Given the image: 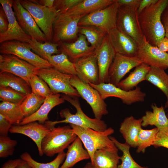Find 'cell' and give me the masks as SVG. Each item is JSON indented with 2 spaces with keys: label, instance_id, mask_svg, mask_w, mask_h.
<instances>
[{
  "label": "cell",
  "instance_id": "6da1fadb",
  "mask_svg": "<svg viewBox=\"0 0 168 168\" xmlns=\"http://www.w3.org/2000/svg\"><path fill=\"white\" fill-rule=\"evenodd\" d=\"M168 4V0H158L138 14V21L144 36L152 45L157 46L165 36L162 22V14Z\"/></svg>",
  "mask_w": 168,
  "mask_h": 168
},
{
  "label": "cell",
  "instance_id": "7a4b0ae2",
  "mask_svg": "<svg viewBox=\"0 0 168 168\" xmlns=\"http://www.w3.org/2000/svg\"><path fill=\"white\" fill-rule=\"evenodd\" d=\"M61 97L75 108L76 112L72 114L68 108L62 109L60 112L59 114L60 117L64 119L56 121L48 120L45 122L47 126L52 128L55 127L56 124L66 123L90 128L99 131H103L107 128V124L104 121L95 118H90L84 113L81 108L78 97H72L64 94Z\"/></svg>",
  "mask_w": 168,
  "mask_h": 168
},
{
  "label": "cell",
  "instance_id": "3957f363",
  "mask_svg": "<svg viewBox=\"0 0 168 168\" xmlns=\"http://www.w3.org/2000/svg\"><path fill=\"white\" fill-rule=\"evenodd\" d=\"M69 125L82 142L89 155L92 163L94 154L96 151L101 149H118L109 137L114 132V129L111 127H109L103 131H99L72 124H70Z\"/></svg>",
  "mask_w": 168,
  "mask_h": 168
},
{
  "label": "cell",
  "instance_id": "277c9868",
  "mask_svg": "<svg viewBox=\"0 0 168 168\" xmlns=\"http://www.w3.org/2000/svg\"><path fill=\"white\" fill-rule=\"evenodd\" d=\"M70 125L54 127L45 136L41 143L44 154L52 157L66 148L77 137Z\"/></svg>",
  "mask_w": 168,
  "mask_h": 168
},
{
  "label": "cell",
  "instance_id": "5b68a950",
  "mask_svg": "<svg viewBox=\"0 0 168 168\" xmlns=\"http://www.w3.org/2000/svg\"><path fill=\"white\" fill-rule=\"evenodd\" d=\"M22 6L32 16L46 36L47 41H52L53 25L58 13L54 7L49 8L31 0H20Z\"/></svg>",
  "mask_w": 168,
  "mask_h": 168
},
{
  "label": "cell",
  "instance_id": "8992f818",
  "mask_svg": "<svg viewBox=\"0 0 168 168\" xmlns=\"http://www.w3.org/2000/svg\"><path fill=\"white\" fill-rule=\"evenodd\" d=\"M138 9L127 6H120L117 14L116 26L132 38L138 46L142 43L144 36L139 23Z\"/></svg>",
  "mask_w": 168,
  "mask_h": 168
},
{
  "label": "cell",
  "instance_id": "52a82bcc",
  "mask_svg": "<svg viewBox=\"0 0 168 168\" xmlns=\"http://www.w3.org/2000/svg\"><path fill=\"white\" fill-rule=\"evenodd\" d=\"M36 74L46 83L52 93H62L72 97L80 96L71 84L72 75L63 73L52 67L38 68Z\"/></svg>",
  "mask_w": 168,
  "mask_h": 168
},
{
  "label": "cell",
  "instance_id": "ba28073f",
  "mask_svg": "<svg viewBox=\"0 0 168 168\" xmlns=\"http://www.w3.org/2000/svg\"><path fill=\"white\" fill-rule=\"evenodd\" d=\"M83 16L59 12L53 25L52 42H67L76 38L78 32V24Z\"/></svg>",
  "mask_w": 168,
  "mask_h": 168
},
{
  "label": "cell",
  "instance_id": "9c48e42d",
  "mask_svg": "<svg viewBox=\"0 0 168 168\" xmlns=\"http://www.w3.org/2000/svg\"><path fill=\"white\" fill-rule=\"evenodd\" d=\"M30 44L18 40L5 41L0 43L1 54L15 55L38 68L52 67L49 62L32 51Z\"/></svg>",
  "mask_w": 168,
  "mask_h": 168
},
{
  "label": "cell",
  "instance_id": "30bf717a",
  "mask_svg": "<svg viewBox=\"0 0 168 168\" xmlns=\"http://www.w3.org/2000/svg\"><path fill=\"white\" fill-rule=\"evenodd\" d=\"M70 82L80 96L90 106L95 118L101 119L108 114L107 105L97 90L82 82L76 75L72 76Z\"/></svg>",
  "mask_w": 168,
  "mask_h": 168
},
{
  "label": "cell",
  "instance_id": "8fae6325",
  "mask_svg": "<svg viewBox=\"0 0 168 168\" xmlns=\"http://www.w3.org/2000/svg\"><path fill=\"white\" fill-rule=\"evenodd\" d=\"M119 7L116 0H114V3L108 7L82 17L79 22L78 26H95L107 34L117 27V16Z\"/></svg>",
  "mask_w": 168,
  "mask_h": 168
},
{
  "label": "cell",
  "instance_id": "7c38bea8",
  "mask_svg": "<svg viewBox=\"0 0 168 168\" xmlns=\"http://www.w3.org/2000/svg\"><path fill=\"white\" fill-rule=\"evenodd\" d=\"M89 84L98 91L104 100L109 97H117L123 103L128 105L144 101L146 95L138 86L132 90L126 91L109 83Z\"/></svg>",
  "mask_w": 168,
  "mask_h": 168
},
{
  "label": "cell",
  "instance_id": "4fadbf2b",
  "mask_svg": "<svg viewBox=\"0 0 168 168\" xmlns=\"http://www.w3.org/2000/svg\"><path fill=\"white\" fill-rule=\"evenodd\" d=\"M38 69L15 55L0 54V72H7L15 75L25 80L29 84L30 78L36 74Z\"/></svg>",
  "mask_w": 168,
  "mask_h": 168
},
{
  "label": "cell",
  "instance_id": "5bb4252c",
  "mask_svg": "<svg viewBox=\"0 0 168 168\" xmlns=\"http://www.w3.org/2000/svg\"><path fill=\"white\" fill-rule=\"evenodd\" d=\"M13 1L0 0L8 21L7 30L5 33L0 34V43L16 40L29 43L32 38L23 30L17 21L12 8Z\"/></svg>",
  "mask_w": 168,
  "mask_h": 168
},
{
  "label": "cell",
  "instance_id": "9a60e30c",
  "mask_svg": "<svg viewBox=\"0 0 168 168\" xmlns=\"http://www.w3.org/2000/svg\"><path fill=\"white\" fill-rule=\"evenodd\" d=\"M12 7L19 25L32 39L42 43L47 41L44 33L29 12L21 5L20 0H13Z\"/></svg>",
  "mask_w": 168,
  "mask_h": 168
},
{
  "label": "cell",
  "instance_id": "2e32d148",
  "mask_svg": "<svg viewBox=\"0 0 168 168\" xmlns=\"http://www.w3.org/2000/svg\"><path fill=\"white\" fill-rule=\"evenodd\" d=\"M142 63L136 56L129 57L116 54L109 69L108 83L117 86L127 73Z\"/></svg>",
  "mask_w": 168,
  "mask_h": 168
},
{
  "label": "cell",
  "instance_id": "e0dca14e",
  "mask_svg": "<svg viewBox=\"0 0 168 168\" xmlns=\"http://www.w3.org/2000/svg\"><path fill=\"white\" fill-rule=\"evenodd\" d=\"M136 56L150 67L164 70L168 68V53L150 44L145 37L142 43L138 46Z\"/></svg>",
  "mask_w": 168,
  "mask_h": 168
},
{
  "label": "cell",
  "instance_id": "ac0fdd59",
  "mask_svg": "<svg viewBox=\"0 0 168 168\" xmlns=\"http://www.w3.org/2000/svg\"><path fill=\"white\" fill-rule=\"evenodd\" d=\"M99 71V83H108V73L116 53L105 36L100 45L95 49Z\"/></svg>",
  "mask_w": 168,
  "mask_h": 168
},
{
  "label": "cell",
  "instance_id": "d6986e66",
  "mask_svg": "<svg viewBox=\"0 0 168 168\" xmlns=\"http://www.w3.org/2000/svg\"><path fill=\"white\" fill-rule=\"evenodd\" d=\"M76 76L82 82L94 85L99 83V71L94 54L81 58L74 63Z\"/></svg>",
  "mask_w": 168,
  "mask_h": 168
},
{
  "label": "cell",
  "instance_id": "ffe728a7",
  "mask_svg": "<svg viewBox=\"0 0 168 168\" xmlns=\"http://www.w3.org/2000/svg\"><path fill=\"white\" fill-rule=\"evenodd\" d=\"M109 41L116 54L129 56H136L138 45L130 37L117 27L107 34Z\"/></svg>",
  "mask_w": 168,
  "mask_h": 168
},
{
  "label": "cell",
  "instance_id": "44dd1931",
  "mask_svg": "<svg viewBox=\"0 0 168 168\" xmlns=\"http://www.w3.org/2000/svg\"><path fill=\"white\" fill-rule=\"evenodd\" d=\"M51 130L44 124L34 121L23 125H12L9 132L12 133L21 134L29 137L35 143L39 154L40 156H42L44 154L41 148V142L43 138Z\"/></svg>",
  "mask_w": 168,
  "mask_h": 168
},
{
  "label": "cell",
  "instance_id": "7402d4cb",
  "mask_svg": "<svg viewBox=\"0 0 168 168\" xmlns=\"http://www.w3.org/2000/svg\"><path fill=\"white\" fill-rule=\"evenodd\" d=\"M86 37L80 34L77 40L72 43L60 42L58 49L66 55L69 60L74 63L79 59L94 54L95 49L88 45Z\"/></svg>",
  "mask_w": 168,
  "mask_h": 168
},
{
  "label": "cell",
  "instance_id": "603a6c76",
  "mask_svg": "<svg viewBox=\"0 0 168 168\" xmlns=\"http://www.w3.org/2000/svg\"><path fill=\"white\" fill-rule=\"evenodd\" d=\"M65 101L61 97L59 93L51 94L45 98L43 104L35 113L24 118L19 124L23 125L34 121L44 124L46 121L49 120L48 115L51 110L55 106L64 103Z\"/></svg>",
  "mask_w": 168,
  "mask_h": 168
},
{
  "label": "cell",
  "instance_id": "cb8c5ba5",
  "mask_svg": "<svg viewBox=\"0 0 168 168\" xmlns=\"http://www.w3.org/2000/svg\"><path fill=\"white\" fill-rule=\"evenodd\" d=\"M141 119H136L133 116L125 118L119 129L125 140L130 147H137L139 133L142 128Z\"/></svg>",
  "mask_w": 168,
  "mask_h": 168
},
{
  "label": "cell",
  "instance_id": "d4e9b609",
  "mask_svg": "<svg viewBox=\"0 0 168 168\" xmlns=\"http://www.w3.org/2000/svg\"><path fill=\"white\" fill-rule=\"evenodd\" d=\"M82 144L77 137L67 148L65 159L59 168H71L81 161L90 159L87 151L83 148Z\"/></svg>",
  "mask_w": 168,
  "mask_h": 168
},
{
  "label": "cell",
  "instance_id": "484cf974",
  "mask_svg": "<svg viewBox=\"0 0 168 168\" xmlns=\"http://www.w3.org/2000/svg\"><path fill=\"white\" fill-rule=\"evenodd\" d=\"M151 107L152 110L147 111L141 118L142 126H154L158 129L168 126V119L162 105L158 107L155 103L152 104Z\"/></svg>",
  "mask_w": 168,
  "mask_h": 168
},
{
  "label": "cell",
  "instance_id": "4316f807",
  "mask_svg": "<svg viewBox=\"0 0 168 168\" xmlns=\"http://www.w3.org/2000/svg\"><path fill=\"white\" fill-rule=\"evenodd\" d=\"M118 149L96 151L93 156L92 164L96 168H118L120 160Z\"/></svg>",
  "mask_w": 168,
  "mask_h": 168
},
{
  "label": "cell",
  "instance_id": "83f0119b",
  "mask_svg": "<svg viewBox=\"0 0 168 168\" xmlns=\"http://www.w3.org/2000/svg\"><path fill=\"white\" fill-rule=\"evenodd\" d=\"M150 68V66L142 63L135 68L128 77L122 80L117 86L126 91L133 89L139 83L145 80Z\"/></svg>",
  "mask_w": 168,
  "mask_h": 168
},
{
  "label": "cell",
  "instance_id": "f1b7e54d",
  "mask_svg": "<svg viewBox=\"0 0 168 168\" xmlns=\"http://www.w3.org/2000/svg\"><path fill=\"white\" fill-rule=\"evenodd\" d=\"M114 1L82 0L81 2L65 12L70 15H81L84 16L108 7L114 3Z\"/></svg>",
  "mask_w": 168,
  "mask_h": 168
},
{
  "label": "cell",
  "instance_id": "f546056e",
  "mask_svg": "<svg viewBox=\"0 0 168 168\" xmlns=\"http://www.w3.org/2000/svg\"><path fill=\"white\" fill-rule=\"evenodd\" d=\"M145 80L147 81L160 90L166 97L165 108H168V74L165 70L150 67Z\"/></svg>",
  "mask_w": 168,
  "mask_h": 168
},
{
  "label": "cell",
  "instance_id": "4dcf8cb0",
  "mask_svg": "<svg viewBox=\"0 0 168 168\" xmlns=\"http://www.w3.org/2000/svg\"><path fill=\"white\" fill-rule=\"evenodd\" d=\"M0 86L9 87L26 95L31 93L30 85L21 77L7 72H0Z\"/></svg>",
  "mask_w": 168,
  "mask_h": 168
},
{
  "label": "cell",
  "instance_id": "1f68e13d",
  "mask_svg": "<svg viewBox=\"0 0 168 168\" xmlns=\"http://www.w3.org/2000/svg\"><path fill=\"white\" fill-rule=\"evenodd\" d=\"M47 60L52 67L63 73L77 75L74 63L71 61L68 56L63 53L49 56Z\"/></svg>",
  "mask_w": 168,
  "mask_h": 168
},
{
  "label": "cell",
  "instance_id": "d6a6232c",
  "mask_svg": "<svg viewBox=\"0 0 168 168\" xmlns=\"http://www.w3.org/2000/svg\"><path fill=\"white\" fill-rule=\"evenodd\" d=\"M0 114L9 120L12 125L19 124L24 118L20 104L4 101L0 103Z\"/></svg>",
  "mask_w": 168,
  "mask_h": 168
},
{
  "label": "cell",
  "instance_id": "836d02e7",
  "mask_svg": "<svg viewBox=\"0 0 168 168\" xmlns=\"http://www.w3.org/2000/svg\"><path fill=\"white\" fill-rule=\"evenodd\" d=\"M78 32L84 35L91 46L95 49L100 45L107 34L101 29L91 25L78 26Z\"/></svg>",
  "mask_w": 168,
  "mask_h": 168
},
{
  "label": "cell",
  "instance_id": "e575fe53",
  "mask_svg": "<svg viewBox=\"0 0 168 168\" xmlns=\"http://www.w3.org/2000/svg\"><path fill=\"white\" fill-rule=\"evenodd\" d=\"M29 44L35 54L47 60L49 56L60 53L58 43L48 41L42 43L32 39Z\"/></svg>",
  "mask_w": 168,
  "mask_h": 168
},
{
  "label": "cell",
  "instance_id": "d590c367",
  "mask_svg": "<svg viewBox=\"0 0 168 168\" xmlns=\"http://www.w3.org/2000/svg\"><path fill=\"white\" fill-rule=\"evenodd\" d=\"M110 138L117 148L123 153L122 156H120L121 163L119 165L118 168H149L147 166H141L135 161L131 155L130 147L128 144L125 142H120L114 137L110 136Z\"/></svg>",
  "mask_w": 168,
  "mask_h": 168
},
{
  "label": "cell",
  "instance_id": "8d00e7d4",
  "mask_svg": "<svg viewBox=\"0 0 168 168\" xmlns=\"http://www.w3.org/2000/svg\"><path fill=\"white\" fill-rule=\"evenodd\" d=\"M45 98L32 92L27 95L24 101L20 104L24 118L35 113L43 104Z\"/></svg>",
  "mask_w": 168,
  "mask_h": 168
},
{
  "label": "cell",
  "instance_id": "74e56055",
  "mask_svg": "<svg viewBox=\"0 0 168 168\" xmlns=\"http://www.w3.org/2000/svg\"><path fill=\"white\" fill-rule=\"evenodd\" d=\"M66 157V153L63 151L58 154L55 158L52 161L43 163L34 160L28 152H25L21 154L20 158L27 162L33 168H59Z\"/></svg>",
  "mask_w": 168,
  "mask_h": 168
},
{
  "label": "cell",
  "instance_id": "f35d334b",
  "mask_svg": "<svg viewBox=\"0 0 168 168\" xmlns=\"http://www.w3.org/2000/svg\"><path fill=\"white\" fill-rule=\"evenodd\" d=\"M158 131V129L156 128L149 130L142 129L138 136L136 152L144 153L147 148L153 146Z\"/></svg>",
  "mask_w": 168,
  "mask_h": 168
},
{
  "label": "cell",
  "instance_id": "ab89813d",
  "mask_svg": "<svg viewBox=\"0 0 168 168\" xmlns=\"http://www.w3.org/2000/svg\"><path fill=\"white\" fill-rule=\"evenodd\" d=\"M31 92L45 98L52 93L46 83L36 74L32 76L29 81Z\"/></svg>",
  "mask_w": 168,
  "mask_h": 168
},
{
  "label": "cell",
  "instance_id": "60d3db41",
  "mask_svg": "<svg viewBox=\"0 0 168 168\" xmlns=\"http://www.w3.org/2000/svg\"><path fill=\"white\" fill-rule=\"evenodd\" d=\"M26 96L10 87L0 86V98L2 101L21 104Z\"/></svg>",
  "mask_w": 168,
  "mask_h": 168
},
{
  "label": "cell",
  "instance_id": "b9f144b4",
  "mask_svg": "<svg viewBox=\"0 0 168 168\" xmlns=\"http://www.w3.org/2000/svg\"><path fill=\"white\" fill-rule=\"evenodd\" d=\"M17 141L8 136H0V157L5 158L13 155Z\"/></svg>",
  "mask_w": 168,
  "mask_h": 168
},
{
  "label": "cell",
  "instance_id": "7bdbcfd3",
  "mask_svg": "<svg viewBox=\"0 0 168 168\" xmlns=\"http://www.w3.org/2000/svg\"><path fill=\"white\" fill-rule=\"evenodd\" d=\"M82 0H55L54 6L59 12H65L74 7Z\"/></svg>",
  "mask_w": 168,
  "mask_h": 168
},
{
  "label": "cell",
  "instance_id": "ee69618b",
  "mask_svg": "<svg viewBox=\"0 0 168 168\" xmlns=\"http://www.w3.org/2000/svg\"><path fill=\"white\" fill-rule=\"evenodd\" d=\"M153 146L156 148L162 147L168 149V126L158 129Z\"/></svg>",
  "mask_w": 168,
  "mask_h": 168
},
{
  "label": "cell",
  "instance_id": "f6af8a7d",
  "mask_svg": "<svg viewBox=\"0 0 168 168\" xmlns=\"http://www.w3.org/2000/svg\"><path fill=\"white\" fill-rule=\"evenodd\" d=\"M12 125L10 121L0 114V136H8Z\"/></svg>",
  "mask_w": 168,
  "mask_h": 168
},
{
  "label": "cell",
  "instance_id": "bcb514c9",
  "mask_svg": "<svg viewBox=\"0 0 168 168\" xmlns=\"http://www.w3.org/2000/svg\"><path fill=\"white\" fill-rule=\"evenodd\" d=\"M8 21L6 13L2 6H0V34L8 29Z\"/></svg>",
  "mask_w": 168,
  "mask_h": 168
},
{
  "label": "cell",
  "instance_id": "7dc6e473",
  "mask_svg": "<svg viewBox=\"0 0 168 168\" xmlns=\"http://www.w3.org/2000/svg\"><path fill=\"white\" fill-rule=\"evenodd\" d=\"M161 19L165 30V36L168 38V4L162 14Z\"/></svg>",
  "mask_w": 168,
  "mask_h": 168
},
{
  "label": "cell",
  "instance_id": "c3c4849f",
  "mask_svg": "<svg viewBox=\"0 0 168 168\" xmlns=\"http://www.w3.org/2000/svg\"><path fill=\"white\" fill-rule=\"evenodd\" d=\"M120 6H127L138 8L141 0H116Z\"/></svg>",
  "mask_w": 168,
  "mask_h": 168
},
{
  "label": "cell",
  "instance_id": "681fc988",
  "mask_svg": "<svg viewBox=\"0 0 168 168\" xmlns=\"http://www.w3.org/2000/svg\"><path fill=\"white\" fill-rule=\"evenodd\" d=\"M158 0H141L138 9V14L147 7L156 3Z\"/></svg>",
  "mask_w": 168,
  "mask_h": 168
},
{
  "label": "cell",
  "instance_id": "f907efd6",
  "mask_svg": "<svg viewBox=\"0 0 168 168\" xmlns=\"http://www.w3.org/2000/svg\"><path fill=\"white\" fill-rule=\"evenodd\" d=\"M21 160V158L10 159L4 163L1 168H16Z\"/></svg>",
  "mask_w": 168,
  "mask_h": 168
},
{
  "label": "cell",
  "instance_id": "816d5d0a",
  "mask_svg": "<svg viewBox=\"0 0 168 168\" xmlns=\"http://www.w3.org/2000/svg\"><path fill=\"white\" fill-rule=\"evenodd\" d=\"M156 46L161 51L168 53V38L165 36Z\"/></svg>",
  "mask_w": 168,
  "mask_h": 168
},
{
  "label": "cell",
  "instance_id": "f5cc1de1",
  "mask_svg": "<svg viewBox=\"0 0 168 168\" xmlns=\"http://www.w3.org/2000/svg\"><path fill=\"white\" fill-rule=\"evenodd\" d=\"M32 2L49 8L54 7V0H31Z\"/></svg>",
  "mask_w": 168,
  "mask_h": 168
},
{
  "label": "cell",
  "instance_id": "db71d44e",
  "mask_svg": "<svg viewBox=\"0 0 168 168\" xmlns=\"http://www.w3.org/2000/svg\"><path fill=\"white\" fill-rule=\"evenodd\" d=\"M16 168H33L27 162L22 160L18 165Z\"/></svg>",
  "mask_w": 168,
  "mask_h": 168
},
{
  "label": "cell",
  "instance_id": "11a10c76",
  "mask_svg": "<svg viewBox=\"0 0 168 168\" xmlns=\"http://www.w3.org/2000/svg\"><path fill=\"white\" fill-rule=\"evenodd\" d=\"M82 168H96L91 162L87 163L85 166Z\"/></svg>",
  "mask_w": 168,
  "mask_h": 168
},
{
  "label": "cell",
  "instance_id": "9f6ffc18",
  "mask_svg": "<svg viewBox=\"0 0 168 168\" xmlns=\"http://www.w3.org/2000/svg\"><path fill=\"white\" fill-rule=\"evenodd\" d=\"M166 115H167V118L168 119V113Z\"/></svg>",
  "mask_w": 168,
  "mask_h": 168
}]
</instances>
